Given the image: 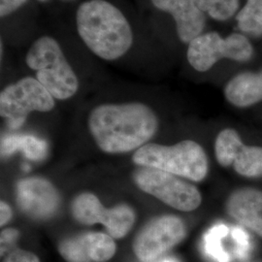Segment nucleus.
<instances>
[{
	"instance_id": "13",
	"label": "nucleus",
	"mask_w": 262,
	"mask_h": 262,
	"mask_svg": "<svg viewBox=\"0 0 262 262\" xmlns=\"http://www.w3.org/2000/svg\"><path fill=\"white\" fill-rule=\"evenodd\" d=\"M226 212L239 225L262 238V191L253 187L234 190L226 200Z\"/></svg>"
},
{
	"instance_id": "11",
	"label": "nucleus",
	"mask_w": 262,
	"mask_h": 262,
	"mask_svg": "<svg viewBox=\"0 0 262 262\" xmlns=\"http://www.w3.org/2000/svg\"><path fill=\"white\" fill-rule=\"evenodd\" d=\"M17 201L27 215L45 220L56 213L59 206V194L55 186L46 179L30 177L18 184Z\"/></svg>"
},
{
	"instance_id": "2",
	"label": "nucleus",
	"mask_w": 262,
	"mask_h": 262,
	"mask_svg": "<svg viewBox=\"0 0 262 262\" xmlns=\"http://www.w3.org/2000/svg\"><path fill=\"white\" fill-rule=\"evenodd\" d=\"M24 63L58 101L73 98L81 88L76 58L89 53L70 28L36 30L26 42Z\"/></svg>"
},
{
	"instance_id": "6",
	"label": "nucleus",
	"mask_w": 262,
	"mask_h": 262,
	"mask_svg": "<svg viewBox=\"0 0 262 262\" xmlns=\"http://www.w3.org/2000/svg\"><path fill=\"white\" fill-rule=\"evenodd\" d=\"M252 56V44L248 38L238 33L222 37L215 31L203 32L187 49V61L198 72H206L223 58L246 61Z\"/></svg>"
},
{
	"instance_id": "4",
	"label": "nucleus",
	"mask_w": 262,
	"mask_h": 262,
	"mask_svg": "<svg viewBox=\"0 0 262 262\" xmlns=\"http://www.w3.org/2000/svg\"><path fill=\"white\" fill-rule=\"evenodd\" d=\"M135 164L160 169L194 182L208 174V159L203 148L194 141L185 140L173 146L146 144L135 151Z\"/></svg>"
},
{
	"instance_id": "1",
	"label": "nucleus",
	"mask_w": 262,
	"mask_h": 262,
	"mask_svg": "<svg viewBox=\"0 0 262 262\" xmlns=\"http://www.w3.org/2000/svg\"><path fill=\"white\" fill-rule=\"evenodd\" d=\"M69 28L84 49L108 63L154 56L156 36L138 10L124 0H80Z\"/></svg>"
},
{
	"instance_id": "26",
	"label": "nucleus",
	"mask_w": 262,
	"mask_h": 262,
	"mask_svg": "<svg viewBox=\"0 0 262 262\" xmlns=\"http://www.w3.org/2000/svg\"><path fill=\"white\" fill-rule=\"evenodd\" d=\"M162 262H174V261H172V260H164V261H162Z\"/></svg>"
},
{
	"instance_id": "16",
	"label": "nucleus",
	"mask_w": 262,
	"mask_h": 262,
	"mask_svg": "<svg viewBox=\"0 0 262 262\" xmlns=\"http://www.w3.org/2000/svg\"><path fill=\"white\" fill-rule=\"evenodd\" d=\"M235 172L246 178L262 177V148L242 143L232 159Z\"/></svg>"
},
{
	"instance_id": "10",
	"label": "nucleus",
	"mask_w": 262,
	"mask_h": 262,
	"mask_svg": "<svg viewBox=\"0 0 262 262\" xmlns=\"http://www.w3.org/2000/svg\"><path fill=\"white\" fill-rule=\"evenodd\" d=\"M186 234V225L177 215L158 216L136 236L134 253L142 261L154 260L180 243Z\"/></svg>"
},
{
	"instance_id": "3",
	"label": "nucleus",
	"mask_w": 262,
	"mask_h": 262,
	"mask_svg": "<svg viewBox=\"0 0 262 262\" xmlns=\"http://www.w3.org/2000/svg\"><path fill=\"white\" fill-rule=\"evenodd\" d=\"M159 120L150 105L142 101L104 102L88 116V127L95 143L108 154L139 149L159 129Z\"/></svg>"
},
{
	"instance_id": "14",
	"label": "nucleus",
	"mask_w": 262,
	"mask_h": 262,
	"mask_svg": "<svg viewBox=\"0 0 262 262\" xmlns=\"http://www.w3.org/2000/svg\"><path fill=\"white\" fill-rule=\"evenodd\" d=\"M225 98L236 107H249L262 101V71L245 72L232 78L225 89Z\"/></svg>"
},
{
	"instance_id": "17",
	"label": "nucleus",
	"mask_w": 262,
	"mask_h": 262,
	"mask_svg": "<svg viewBox=\"0 0 262 262\" xmlns=\"http://www.w3.org/2000/svg\"><path fill=\"white\" fill-rule=\"evenodd\" d=\"M19 150H23L28 159L40 160L44 159L47 154V144L31 135L7 136L1 141L2 157H9Z\"/></svg>"
},
{
	"instance_id": "18",
	"label": "nucleus",
	"mask_w": 262,
	"mask_h": 262,
	"mask_svg": "<svg viewBox=\"0 0 262 262\" xmlns=\"http://www.w3.org/2000/svg\"><path fill=\"white\" fill-rule=\"evenodd\" d=\"M243 143L239 133L232 128H225L216 136L215 155L216 161L223 167L232 165V159L239 146Z\"/></svg>"
},
{
	"instance_id": "21",
	"label": "nucleus",
	"mask_w": 262,
	"mask_h": 262,
	"mask_svg": "<svg viewBox=\"0 0 262 262\" xmlns=\"http://www.w3.org/2000/svg\"><path fill=\"white\" fill-rule=\"evenodd\" d=\"M228 232L225 225H216L205 236V251L206 253L216 262H229V254L225 252L222 241Z\"/></svg>"
},
{
	"instance_id": "7",
	"label": "nucleus",
	"mask_w": 262,
	"mask_h": 262,
	"mask_svg": "<svg viewBox=\"0 0 262 262\" xmlns=\"http://www.w3.org/2000/svg\"><path fill=\"white\" fill-rule=\"evenodd\" d=\"M134 182L141 190L179 211H193L202 202L196 187L160 169L141 166L134 173Z\"/></svg>"
},
{
	"instance_id": "24",
	"label": "nucleus",
	"mask_w": 262,
	"mask_h": 262,
	"mask_svg": "<svg viewBox=\"0 0 262 262\" xmlns=\"http://www.w3.org/2000/svg\"><path fill=\"white\" fill-rule=\"evenodd\" d=\"M0 214H1L0 225L4 226V225H7L9 223L10 220L12 217V210H11L9 205L4 201H2L0 203Z\"/></svg>"
},
{
	"instance_id": "15",
	"label": "nucleus",
	"mask_w": 262,
	"mask_h": 262,
	"mask_svg": "<svg viewBox=\"0 0 262 262\" xmlns=\"http://www.w3.org/2000/svg\"><path fill=\"white\" fill-rule=\"evenodd\" d=\"M36 0H0L1 39L7 40L12 30L19 27V20L28 19L31 7L36 5Z\"/></svg>"
},
{
	"instance_id": "22",
	"label": "nucleus",
	"mask_w": 262,
	"mask_h": 262,
	"mask_svg": "<svg viewBox=\"0 0 262 262\" xmlns=\"http://www.w3.org/2000/svg\"><path fill=\"white\" fill-rule=\"evenodd\" d=\"M4 262H40L39 258L34 253L17 250L10 253L9 256L5 259Z\"/></svg>"
},
{
	"instance_id": "8",
	"label": "nucleus",
	"mask_w": 262,
	"mask_h": 262,
	"mask_svg": "<svg viewBox=\"0 0 262 262\" xmlns=\"http://www.w3.org/2000/svg\"><path fill=\"white\" fill-rule=\"evenodd\" d=\"M142 19L169 17L172 19L179 41L187 45L204 32L206 15L195 0H136Z\"/></svg>"
},
{
	"instance_id": "19",
	"label": "nucleus",
	"mask_w": 262,
	"mask_h": 262,
	"mask_svg": "<svg viewBox=\"0 0 262 262\" xmlns=\"http://www.w3.org/2000/svg\"><path fill=\"white\" fill-rule=\"evenodd\" d=\"M236 19L239 28L250 35L260 36L262 34V0H248L243 9L239 12Z\"/></svg>"
},
{
	"instance_id": "20",
	"label": "nucleus",
	"mask_w": 262,
	"mask_h": 262,
	"mask_svg": "<svg viewBox=\"0 0 262 262\" xmlns=\"http://www.w3.org/2000/svg\"><path fill=\"white\" fill-rule=\"evenodd\" d=\"M195 2L206 16L220 21L231 18L239 7V0H195Z\"/></svg>"
},
{
	"instance_id": "23",
	"label": "nucleus",
	"mask_w": 262,
	"mask_h": 262,
	"mask_svg": "<svg viewBox=\"0 0 262 262\" xmlns=\"http://www.w3.org/2000/svg\"><path fill=\"white\" fill-rule=\"evenodd\" d=\"M19 237V232L16 229H5L1 232V254L3 255L4 252L15 243V241Z\"/></svg>"
},
{
	"instance_id": "12",
	"label": "nucleus",
	"mask_w": 262,
	"mask_h": 262,
	"mask_svg": "<svg viewBox=\"0 0 262 262\" xmlns=\"http://www.w3.org/2000/svg\"><path fill=\"white\" fill-rule=\"evenodd\" d=\"M58 251L68 262H105L116 253V244L110 235L88 232L67 238Z\"/></svg>"
},
{
	"instance_id": "5",
	"label": "nucleus",
	"mask_w": 262,
	"mask_h": 262,
	"mask_svg": "<svg viewBox=\"0 0 262 262\" xmlns=\"http://www.w3.org/2000/svg\"><path fill=\"white\" fill-rule=\"evenodd\" d=\"M56 99L33 76L19 78L0 94V115L10 127L19 128L31 113L52 112Z\"/></svg>"
},
{
	"instance_id": "25",
	"label": "nucleus",
	"mask_w": 262,
	"mask_h": 262,
	"mask_svg": "<svg viewBox=\"0 0 262 262\" xmlns=\"http://www.w3.org/2000/svg\"><path fill=\"white\" fill-rule=\"evenodd\" d=\"M37 3L43 5H56V6H70L74 7L80 0H36Z\"/></svg>"
},
{
	"instance_id": "9",
	"label": "nucleus",
	"mask_w": 262,
	"mask_h": 262,
	"mask_svg": "<svg viewBox=\"0 0 262 262\" xmlns=\"http://www.w3.org/2000/svg\"><path fill=\"white\" fill-rule=\"evenodd\" d=\"M72 215L83 225L102 224L113 238L121 239L130 231L136 215L125 204L107 209L93 193L84 192L76 197L71 205Z\"/></svg>"
}]
</instances>
